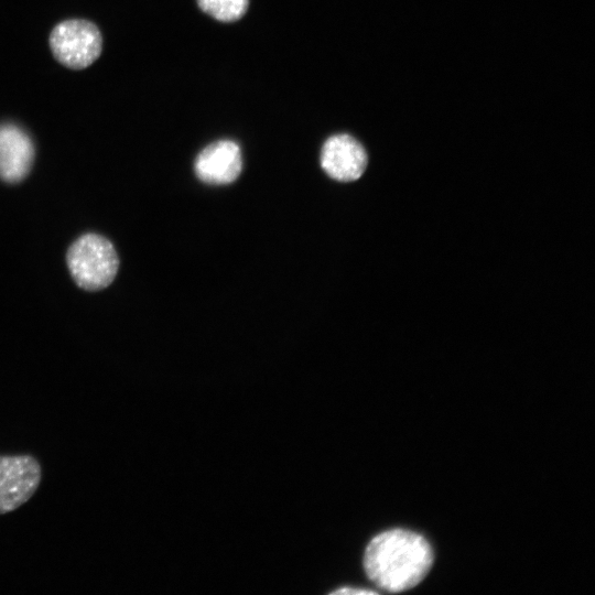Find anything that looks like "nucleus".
Segmentation results:
<instances>
[{
    "instance_id": "obj_1",
    "label": "nucleus",
    "mask_w": 595,
    "mask_h": 595,
    "mask_svg": "<svg viewBox=\"0 0 595 595\" xmlns=\"http://www.w3.org/2000/svg\"><path fill=\"white\" fill-rule=\"evenodd\" d=\"M433 559V550L424 537L398 528L370 540L364 555V567L378 587L399 593L418 585L430 571Z\"/></svg>"
},
{
    "instance_id": "obj_2",
    "label": "nucleus",
    "mask_w": 595,
    "mask_h": 595,
    "mask_svg": "<svg viewBox=\"0 0 595 595\" xmlns=\"http://www.w3.org/2000/svg\"><path fill=\"white\" fill-rule=\"evenodd\" d=\"M66 262L76 284L86 291L107 288L119 269V257L112 242L94 232L82 235L69 246Z\"/></svg>"
},
{
    "instance_id": "obj_3",
    "label": "nucleus",
    "mask_w": 595,
    "mask_h": 595,
    "mask_svg": "<svg viewBox=\"0 0 595 595\" xmlns=\"http://www.w3.org/2000/svg\"><path fill=\"white\" fill-rule=\"evenodd\" d=\"M54 57L64 66L83 69L100 55L102 37L99 29L86 20H66L58 23L50 35Z\"/></svg>"
},
{
    "instance_id": "obj_4",
    "label": "nucleus",
    "mask_w": 595,
    "mask_h": 595,
    "mask_svg": "<svg viewBox=\"0 0 595 595\" xmlns=\"http://www.w3.org/2000/svg\"><path fill=\"white\" fill-rule=\"evenodd\" d=\"M40 482L41 466L33 456H0V515L26 502Z\"/></svg>"
},
{
    "instance_id": "obj_5",
    "label": "nucleus",
    "mask_w": 595,
    "mask_h": 595,
    "mask_svg": "<svg viewBox=\"0 0 595 595\" xmlns=\"http://www.w3.org/2000/svg\"><path fill=\"white\" fill-rule=\"evenodd\" d=\"M321 166L340 182L358 180L367 166V153L359 141L349 134L329 137L321 151Z\"/></svg>"
},
{
    "instance_id": "obj_6",
    "label": "nucleus",
    "mask_w": 595,
    "mask_h": 595,
    "mask_svg": "<svg viewBox=\"0 0 595 595\" xmlns=\"http://www.w3.org/2000/svg\"><path fill=\"white\" fill-rule=\"evenodd\" d=\"M242 169L239 145L231 140H219L205 147L197 155L194 170L197 177L208 184L234 182Z\"/></svg>"
},
{
    "instance_id": "obj_7",
    "label": "nucleus",
    "mask_w": 595,
    "mask_h": 595,
    "mask_svg": "<svg viewBox=\"0 0 595 595\" xmlns=\"http://www.w3.org/2000/svg\"><path fill=\"white\" fill-rule=\"evenodd\" d=\"M34 145L30 136L13 123L0 125V178L19 183L30 173Z\"/></svg>"
},
{
    "instance_id": "obj_8",
    "label": "nucleus",
    "mask_w": 595,
    "mask_h": 595,
    "mask_svg": "<svg viewBox=\"0 0 595 595\" xmlns=\"http://www.w3.org/2000/svg\"><path fill=\"white\" fill-rule=\"evenodd\" d=\"M199 8L221 22L239 20L247 11L249 0H197Z\"/></svg>"
},
{
    "instance_id": "obj_9",
    "label": "nucleus",
    "mask_w": 595,
    "mask_h": 595,
    "mask_svg": "<svg viewBox=\"0 0 595 595\" xmlns=\"http://www.w3.org/2000/svg\"><path fill=\"white\" fill-rule=\"evenodd\" d=\"M333 593H336V594H376L377 592L374 591V589H367V588H356V587H345V588H339V589H336L335 592Z\"/></svg>"
}]
</instances>
